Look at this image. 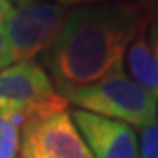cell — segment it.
I'll use <instances>...</instances> for the list:
<instances>
[{
    "label": "cell",
    "instance_id": "9c48e42d",
    "mask_svg": "<svg viewBox=\"0 0 158 158\" xmlns=\"http://www.w3.org/2000/svg\"><path fill=\"white\" fill-rule=\"evenodd\" d=\"M139 158H158V121L141 132Z\"/></svg>",
    "mask_w": 158,
    "mask_h": 158
},
{
    "label": "cell",
    "instance_id": "8fae6325",
    "mask_svg": "<svg viewBox=\"0 0 158 158\" xmlns=\"http://www.w3.org/2000/svg\"><path fill=\"white\" fill-rule=\"evenodd\" d=\"M148 40H149V46L153 48V51L158 56V9L155 12V16H153L151 23L148 25Z\"/></svg>",
    "mask_w": 158,
    "mask_h": 158
},
{
    "label": "cell",
    "instance_id": "ba28073f",
    "mask_svg": "<svg viewBox=\"0 0 158 158\" xmlns=\"http://www.w3.org/2000/svg\"><path fill=\"white\" fill-rule=\"evenodd\" d=\"M21 128L11 116L0 114V158H16Z\"/></svg>",
    "mask_w": 158,
    "mask_h": 158
},
{
    "label": "cell",
    "instance_id": "7c38bea8",
    "mask_svg": "<svg viewBox=\"0 0 158 158\" xmlns=\"http://www.w3.org/2000/svg\"><path fill=\"white\" fill-rule=\"evenodd\" d=\"M11 9H12V4L9 0H0V27H4V23H6Z\"/></svg>",
    "mask_w": 158,
    "mask_h": 158
},
{
    "label": "cell",
    "instance_id": "4fadbf2b",
    "mask_svg": "<svg viewBox=\"0 0 158 158\" xmlns=\"http://www.w3.org/2000/svg\"><path fill=\"white\" fill-rule=\"evenodd\" d=\"M56 4H62V6H77V4H97L100 0H55Z\"/></svg>",
    "mask_w": 158,
    "mask_h": 158
},
{
    "label": "cell",
    "instance_id": "5bb4252c",
    "mask_svg": "<svg viewBox=\"0 0 158 158\" xmlns=\"http://www.w3.org/2000/svg\"><path fill=\"white\" fill-rule=\"evenodd\" d=\"M137 2H141V4H146V6H151L155 9H158V0H137Z\"/></svg>",
    "mask_w": 158,
    "mask_h": 158
},
{
    "label": "cell",
    "instance_id": "7a4b0ae2",
    "mask_svg": "<svg viewBox=\"0 0 158 158\" xmlns=\"http://www.w3.org/2000/svg\"><path fill=\"white\" fill-rule=\"evenodd\" d=\"M60 95L83 111L118 119L141 130L158 121V102L125 72H116L95 85Z\"/></svg>",
    "mask_w": 158,
    "mask_h": 158
},
{
    "label": "cell",
    "instance_id": "8992f818",
    "mask_svg": "<svg viewBox=\"0 0 158 158\" xmlns=\"http://www.w3.org/2000/svg\"><path fill=\"white\" fill-rule=\"evenodd\" d=\"M70 116L93 158H139V141L130 125L83 109Z\"/></svg>",
    "mask_w": 158,
    "mask_h": 158
},
{
    "label": "cell",
    "instance_id": "52a82bcc",
    "mask_svg": "<svg viewBox=\"0 0 158 158\" xmlns=\"http://www.w3.org/2000/svg\"><path fill=\"white\" fill-rule=\"evenodd\" d=\"M127 69L130 70L132 81L158 102V56L149 46L146 28L141 30L130 42L125 53Z\"/></svg>",
    "mask_w": 158,
    "mask_h": 158
},
{
    "label": "cell",
    "instance_id": "5b68a950",
    "mask_svg": "<svg viewBox=\"0 0 158 158\" xmlns=\"http://www.w3.org/2000/svg\"><path fill=\"white\" fill-rule=\"evenodd\" d=\"M21 155L44 158H93L69 109L32 119L21 128Z\"/></svg>",
    "mask_w": 158,
    "mask_h": 158
},
{
    "label": "cell",
    "instance_id": "9a60e30c",
    "mask_svg": "<svg viewBox=\"0 0 158 158\" xmlns=\"http://www.w3.org/2000/svg\"><path fill=\"white\" fill-rule=\"evenodd\" d=\"M21 158H44V156H39V155H21Z\"/></svg>",
    "mask_w": 158,
    "mask_h": 158
},
{
    "label": "cell",
    "instance_id": "6da1fadb",
    "mask_svg": "<svg viewBox=\"0 0 158 158\" xmlns=\"http://www.w3.org/2000/svg\"><path fill=\"white\" fill-rule=\"evenodd\" d=\"M156 9L141 2H104L69 11L62 30L44 55L58 91L95 85L123 72L125 53Z\"/></svg>",
    "mask_w": 158,
    "mask_h": 158
},
{
    "label": "cell",
    "instance_id": "3957f363",
    "mask_svg": "<svg viewBox=\"0 0 158 158\" xmlns=\"http://www.w3.org/2000/svg\"><path fill=\"white\" fill-rule=\"evenodd\" d=\"M67 106L48 72L34 60L0 70V114L11 116L19 128L32 119L65 111Z\"/></svg>",
    "mask_w": 158,
    "mask_h": 158
},
{
    "label": "cell",
    "instance_id": "30bf717a",
    "mask_svg": "<svg viewBox=\"0 0 158 158\" xmlns=\"http://www.w3.org/2000/svg\"><path fill=\"white\" fill-rule=\"evenodd\" d=\"M12 63V51L7 40V35L4 32V27H0V70L7 69Z\"/></svg>",
    "mask_w": 158,
    "mask_h": 158
},
{
    "label": "cell",
    "instance_id": "277c9868",
    "mask_svg": "<svg viewBox=\"0 0 158 158\" xmlns=\"http://www.w3.org/2000/svg\"><path fill=\"white\" fill-rule=\"evenodd\" d=\"M69 14L67 6L49 0H16L4 32L12 51V62H30L51 48Z\"/></svg>",
    "mask_w": 158,
    "mask_h": 158
}]
</instances>
